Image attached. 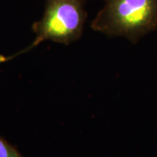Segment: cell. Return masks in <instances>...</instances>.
I'll use <instances>...</instances> for the list:
<instances>
[{
    "mask_svg": "<svg viewBox=\"0 0 157 157\" xmlns=\"http://www.w3.org/2000/svg\"><path fill=\"white\" fill-rule=\"evenodd\" d=\"M91 22L94 31L135 44L157 29V0H103Z\"/></svg>",
    "mask_w": 157,
    "mask_h": 157,
    "instance_id": "obj_1",
    "label": "cell"
},
{
    "mask_svg": "<svg viewBox=\"0 0 157 157\" xmlns=\"http://www.w3.org/2000/svg\"><path fill=\"white\" fill-rule=\"evenodd\" d=\"M0 157H24L13 145L0 137Z\"/></svg>",
    "mask_w": 157,
    "mask_h": 157,
    "instance_id": "obj_3",
    "label": "cell"
},
{
    "mask_svg": "<svg viewBox=\"0 0 157 157\" xmlns=\"http://www.w3.org/2000/svg\"><path fill=\"white\" fill-rule=\"evenodd\" d=\"M87 17L86 0H45L42 18L32 25L34 41L11 56H0V63L26 53L44 41L65 45L76 42L81 38Z\"/></svg>",
    "mask_w": 157,
    "mask_h": 157,
    "instance_id": "obj_2",
    "label": "cell"
}]
</instances>
